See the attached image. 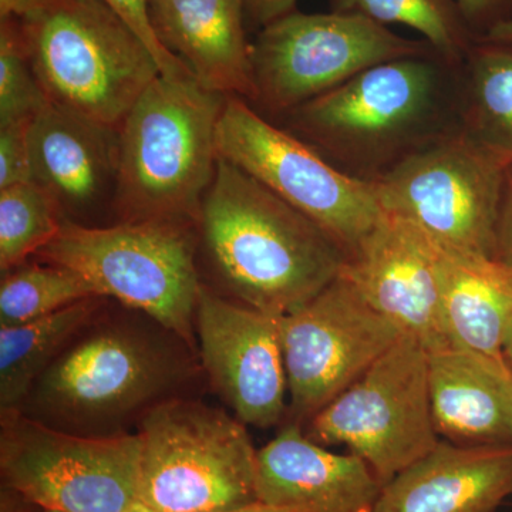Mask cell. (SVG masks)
Returning <instances> with one entry per match:
<instances>
[{
  "instance_id": "obj_17",
  "label": "cell",
  "mask_w": 512,
  "mask_h": 512,
  "mask_svg": "<svg viewBox=\"0 0 512 512\" xmlns=\"http://www.w3.org/2000/svg\"><path fill=\"white\" fill-rule=\"evenodd\" d=\"M383 485L362 458L339 454L309 439L286 420L256 453L261 503L305 512H373Z\"/></svg>"
},
{
  "instance_id": "obj_1",
  "label": "cell",
  "mask_w": 512,
  "mask_h": 512,
  "mask_svg": "<svg viewBox=\"0 0 512 512\" xmlns=\"http://www.w3.org/2000/svg\"><path fill=\"white\" fill-rule=\"evenodd\" d=\"M461 66L437 52L376 64L279 126L343 174L376 183L460 126Z\"/></svg>"
},
{
  "instance_id": "obj_35",
  "label": "cell",
  "mask_w": 512,
  "mask_h": 512,
  "mask_svg": "<svg viewBox=\"0 0 512 512\" xmlns=\"http://www.w3.org/2000/svg\"><path fill=\"white\" fill-rule=\"evenodd\" d=\"M484 39L512 45V20H510V22L504 23V25L498 26V28H495L493 32L488 33Z\"/></svg>"
},
{
  "instance_id": "obj_4",
  "label": "cell",
  "mask_w": 512,
  "mask_h": 512,
  "mask_svg": "<svg viewBox=\"0 0 512 512\" xmlns=\"http://www.w3.org/2000/svg\"><path fill=\"white\" fill-rule=\"evenodd\" d=\"M92 323L37 379L25 406L35 409L30 417L56 429L110 436V427L141 419L171 399L188 376V363L168 330L120 322L92 328Z\"/></svg>"
},
{
  "instance_id": "obj_29",
  "label": "cell",
  "mask_w": 512,
  "mask_h": 512,
  "mask_svg": "<svg viewBox=\"0 0 512 512\" xmlns=\"http://www.w3.org/2000/svg\"><path fill=\"white\" fill-rule=\"evenodd\" d=\"M114 12L119 13L126 20L130 28L141 37L148 49L153 53L154 59L160 67L161 76L167 79H187L194 77L187 66L180 59L171 55L163 45L158 42L156 33L151 28L150 13H148V0H104ZM195 79V77H194Z\"/></svg>"
},
{
  "instance_id": "obj_15",
  "label": "cell",
  "mask_w": 512,
  "mask_h": 512,
  "mask_svg": "<svg viewBox=\"0 0 512 512\" xmlns=\"http://www.w3.org/2000/svg\"><path fill=\"white\" fill-rule=\"evenodd\" d=\"M441 248L412 222L383 211L345 256L340 276L427 352L450 348L443 315Z\"/></svg>"
},
{
  "instance_id": "obj_34",
  "label": "cell",
  "mask_w": 512,
  "mask_h": 512,
  "mask_svg": "<svg viewBox=\"0 0 512 512\" xmlns=\"http://www.w3.org/2000/svg\"><path fill=\"white\" fill-rule=\"evenodd\" d=\"M212 512H305L296 510V508H285V507H274V505H268L258 503L245 505V507L232 508V510L212 511Z\"/></svg>"
},
{
  "instance_id": "obj_23",
  "label": "cell",
  "mask_w": 512,
  "mask_h": 512,
  "mask_svg": "<svg viewBox=\"0 0 512 512\" xmlns=\"http://www.w3.org/2000/svg\"><path fill=\"white\" fill-rule=\"evenodd\" d=\"M104 299L96 296L46 318L0 328V412L23 409L37 379L93 322Z\"/></svg>"
},
{
  "instance_id": "obj_36",
  "label": "cell",
  "mask_w": 512,
  "mask_h": 512,
  "mask_svg": "<svg viewBox=\"0 0 512 512\" xmlns=\"http://www.w3.org/2000/svg\"><path fill=\"white\" fill-rule=\"evenodd\" d=\"M503 355L505 362L512 372V318L508 322L507 329H505L503 339Z\"/></svg>"
},
{
  "instance_id": "obj_32",
  "label": "cell",
  "mask_w": 512,
  "mask_h": 512,
  "mask_svg": "<svg viewBox=\"0 0 512 512\" xmlns=\"http://www.w3.org/2000/svg\"><path fill=\"white\" fill-rule=\"evenodd\" d=\"M245 22L261 29L296 10L298 0H241Z\"/></svg>"
},
{
  "instance_id": "obj_18",
  "label": "cell",
  "mask_w": 512,
  "mask_h": 512,
  "mask_svg": "<svg viewBox=\"0 0 512 512\" xmlns=\"http://www.w3.org/2000/svg\"><path fill=\"white\" fill-rule=\"evenodd\" d=\"M512 497V444H439L384 484L373 512H498Z\"/></svg>"
},
{
  "instance_id": "obj_33",
  "label": "cell",
  "mask_w": 512,
  "mask_h": 512,
  "mask_svg": "<svg viewBox=\"0 0 512 512\" xmlns=\"http://www.w3.org/2000/svg\"><path fill=\"white\" fill-rule=\"evenodd\" d=\"M39 3L40 0H0V20L25 18Z\"/></svg>"
},
{
  "instance_id": "obj_26",
  "label": "cell",
  "mask_w": 512,
  "mask_h": 512,
  "mask_svg": "<svg viewBox=\"0 0 512 512\" xmlns=\"http://www.w3.org/2000/svg\"><path fill=\"white\" fill-rule=\"evenodd\" d=\"M56 205L39 185L0 190V269L10 271L35 258L62 228Z\"/></svg>"
},
{
  "instance_id": "obj_8",
  "label": "cell",
  "mask_w": 512,
  "mask_h": 512,
  "mask_svg": "<svg viewBox=\"0 0 512 512\" xmlns=\"http://www.w3.org/2000/svg\"><path fill=\"white\" fill-rule=\"evenodd\" d=\"M3 488L39 510L124 512L140 501L138 433L89 436L0 412Z\"/></svg>"
},
{
  "instance_id": "obj_37",
  "label": "cell",
  "mask_w": 512,
  "mask_h": 512,
  "mask_svg": "<svg viewBox=\"0 0 512 512\" xmlns=\"http://www.w3.org/2000/svg\"><path fill=\"white\" fill-rule=\"evenodd\" d=\"M124 512H156V511L151 510V508L147 507L146 504L140 503V501H138V503L134 504L133 507L128 508V510L124 511Z\"/></svg>"
},
{
  "instance_id": "obj_30",
  "label": "cell",
  "mask_w": 512,
  "mask_h": 512,
  "mask_svg": "<svg viewBox=\"0 0 512 512\" xmlns=\"http://www.w3.org/2000/svg\"><path fill=\"white\" fill-rule=\"evenodd\" d=\"M477 40L512 20V0H456Z\"/></svg>"
},
{
  "instance_id": "obj_10",
  "label": "cell",
  "mask_w": 512,
  "mask_h": 512,
  "mask_svg": "<svg viewBox=\"0 0 512 512\" xmlns=\"http://www.w3.org/2000/svg\"><path fill=\"white\" fill-rule=\"evenodd\" d=\"M303 430L322 446L348 448L380 484L389 483L441 440L431 412L429 352L403 333Z\"/></svg>"
},
{
  "instance_id": "obj_27",
  "label": "cell",
  "mask_w": 512,
  "mask_h": 512,
  "mask_svg": "<svg viewBox=\"0 0 512 512\" xmlns=\"http://www.w3.org/2000/svg\"><path fill=\"white\" fill-rule=\"evenodd\" d=\"M47 104L19 19L0 20V124L33 120Z\"/></svg>"
},
{
  "instance_id": "obj_16",
  "label": "cell",
  "mask_w": 512,
  "mask_h": 512,
  "mask_svg": "<svg viewBox=\"0 0 512 512\" xmlns=\"http://www.w3.org/2000/svg\"><path fill=\"white\" fill-rule=\"evenodd\" d=\"M32 181L49 195L63 222L114 224L119 185V130L57 104L32 123Z\"/></svg>"
},
{
  "instance_id": "obj_9",
  "label": "cell",
  "mask_w": 512,
  "mask_h": 512,
  "mask_svg": "<svg viewBox=\"0 0 512 512\" xmlns=\"http://www.w3.org/2000/svg\"><path fill=\"white\" fill-rule=\"evenodd\" d=\"M436 52L355 13L293 12L259 29L251 43L252 106L282 117L376 64Z\"/></svg>"
},
{
  "instance_id": "obj_12",
  "label": "cell",
  "mask_w": 512,
  "mask_h": 512,
  "mask_svg": "<svg viewBox=\"0 0 512 512\" xmlns=\"http://www.w3.org/2000/svg\"><path fill=\"white\" fill-rule=\"evenodd\" d=\"M217 148L221 158L316 222L345 254L382 215L375 183L343 174L308 144L266 119L247 100H225L218 121Z\"/></svg>"
},
{
  "instance_id": "obj_6",
  "label": "cell",
  "mask_w": 512,
  "mask_h": 512,
  "mask_svg": "<svg viewBox=\"0 0 512 512\" xmlns=\"http://www.w3.org/2000/svg\"><path fill=\"white\" fill-rule=\"evenodd\" d=\"M197 252V225L146 221L86 227L63 222L35 259L72 269L103 298L143 313L194 349L202 284Z\"/></svg>"
},
{
  "instance_id": "obj_22",
  "label": "cell",
  "mask_w": 512,
  "mask_h": 512,
  "mask_svg": "<svg viewBox=\"0 0 512 512\" xmlns=\"http://www.w3.org/2000/svg\"><path fill=\"white\" fill-rule=\"evenodd\" d=\"M460 128L512 171V45L474 43L461 66Z\"/></svg>"
},
{
  "instance_id": "obj_13",
  "label": "cell",
  "mask_w": 512,
  "mask_h": 512,
  "mask_svg": "<svg viewBox=\"0 0 512 512\" xmlns=\"http://www.w3.org/2000/svg\"><path fill=\"white\" fill-rule=\"evenodd\" d=\"M279 325L288 376L286 420L302 426L403 335L340 275Z\"/></svg>"
},
{
  "instance_id": "obj_14",
  "label": "cell",
  "mask_w": 512,
  "mask_h": 512,
  "mask_svg": "<svg viewBox=\"0 0 512 512\" xmlns=\"http://www.w3.org/2000/svg\"><path fill=\"white\" fill-rule=\"evenodd\" d=\"M279 319L201 284L195 336L202 367L245 426L271 429L288 419V376Z\"/></svg>"
},
{
  "instance_id": "obj_24",
  "label": "cell",
  "mask_w": 512,
  "mask_h": 512,
  "mask_svg": "<svg viewBox=\"0 0 512 512\" xmlns=\"http://www.w3.org/2000/svg\"><path fill=\"white\" fill-rule=\"evenodd\" d=\"M333 12L355 13L416 30L440 56L463 64L477 42L456 0H330Z\"/></svg>"
},
{
  "instance_id": "obj_31",
  "label": "cell",
  "mask_w": 512,
  "mask_h": 512,
  "mask_svg": "<svg viewBox=\"0 0 512 512\" xmlns=\"http://www.w3.org/2000/svg\"><path fill=\"white\" fill-rule=\"evenodd\" d=\"M494 258L512 269V171L508 173L501 201L500 217L495 232Z\"/></svg>"
},
{
  "instance_id": "obj_11",
  "label": "cell",
  "mask_w": 512,
  "mask_h": 512,
  "mask_svg": "<svg viewBox=\"0 0 512 512\" xmlns=\"http://www.w3.org/2000/svg\"><path fill=\"white\" fill-rule=\"evenodd\" d=\"M508 173L458 126L375 184L383 211L412 222L440 248L494 258Z\"/></svg>"
},
{
  "instance_id": "obj_5",
  "label": "cell",
  "mask_w": 512,
  "mask_h": 512,
  "mask_svg": "<svg viewBox=\"0 0 512 512\" xmlns=\"http://www.w3.org/2000/svg\"><path fill=\"white\" fill-rule=\"evenodd\" d=\"M50 103L119 128L161 76L141 37L104 0H40L19 19Z\"/></svg>"
},
{
  "instance_id": "obj_21",
  "label": "cell",
  "mask_w": 512,
  "mask_h": 512,
  "mask_svg": "<svg viewBox=\"0 0 512 512\" xmlns=\"http://www.w3.org/2000/svg\"><path fill=\"white\" fill-rule=\"evenodd\" d=\"M444 326L450 348L504 359L512 318V269L493 256L441 248Z\"/></svg>"
},
{
  "instance_id": "obj_3",
  "label": "cell",
  "mask_w": 512,
  "mask_h": 512,
  "mask_svg": "<svg viewBox=\"0 0 512 512\" xmlns=\"http://www.w3.org/2000/svg\"><path fill=\"white\" fill-rule=\"evenodd\" d=\"M227 97L194 77L160 76L119 130L116 222L197 225L217 171V128Z\"/></svg>"
},
{
  "instance_id": "obj_7",
  "label": "cell",
  "mask_w": 512,
  "mask_h": 512,
  "mask_svg": "<svg viewBox=\"0 0 512 512\" xmlns=\"http://www.w3.org/2000/svg\"><path fill=\"white\" fill-rule=\"evenodd\" d=\"M137 433L140 503L151 510L212 512L258 503V450L237 417L171 397L141 417Z\"/></svg>"
},
{
  "instance_id": "obj_2",
  "label": "cell",
  "mask_w": 512,
  "mask_h": 512,
  "mask_svg": "<svg viewBox=\"0 0 512 512\" xmlns=\"http://www.w3.org/2000/svg\"><path fill=\"white\" fill-rule=\"evenodd\" d=\"M197 235L228 298L278 318L335 281L346 256L311 218L221 157Z\"/></svg>"
},
{
  "instance_id": "obj_38",
  "label": "cell",
  "mask_w": 512,
  "mask_h": 512,
  "mask_svg": "<svg viewBox=\"0 0 512 512\" xmlns=\"http://www.w3.org/2000/svg\"><path fill=\"white\" fill-rule=\"evenodd\" d=\"M37 512H59V511H50V510H37Z\"/></svg>"
},
{
  "instance_id": "obj_20",
  "label": "cell",
  "mask_w": 512,
  "mask_h": 512,
  "mask_svg": "<svg viewBox=\"0 0 512 512\" xmlns=\"http://www.w3.org/2000/svg\"><path fill=\"white\" fill-rule=\"evenodd\" d=\"M434 426L458 446L512 444V372L507 362L473 350L429 353Z\"/></svg>"
},
{
  "instance_id": "obj_25",
  "label": "cell",
  "mask_w": 512,
  "mask_h": 512,
  "mask_svg": "<svg viewBox=\"0 0 512 512\" xmlns=\"http://www.w3.org/2000/svg\"><path fill=\"white\" fill-rule=\"evenodd\" d=\"M2 274L0 328L46 318L96 296L103 298L82 275L39 259Z\"/></svg>"
},
{
  "instance_id": "obj_28",
  "label": "cell",
  "mask_w": 512,
  "mask_h": 512,
  "mask_svg": "<svg viewBox=\"0 0 512 512\" xmlns=\"http://www.w3.org/2000/svg\"><path fill=\"white\" fill-rule=\"evenodd\" d=\"M33 120L0 124V190L32 181Z\"/></svg>"
},
{
  "instance_id": "obj_19",
  "label": "cell",
  "mask_w": 512,
  "mask_h": 512,
  "mask_svg": "<svg viewBox=\"0 0 512 512\" xmlns=\"http://www.w3.org/2000/svg\"><path fill=\"white\" fill-rule=\"evenodd\" d=\"M158 42L202 87L251 103V43L241 0H148Z\"/></svg>"
}]
</instances>
